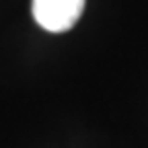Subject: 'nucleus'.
Listing matches in <instances>:
<instances>
[{"mask_svg":"<svg viewBox=\"0 0 148 148\" xmlns=\"http://www.w3.org/2000/svg\"><path fill=\"white\" fill-rule=\"evenodd\" d=\"M33 18L49 33H62L78 23L84 0H33Z\"/></svg>","mask_w":148,"mask_h":148,"instance_id":"nucleus-1","label":"nucleus"}]
</instances>
